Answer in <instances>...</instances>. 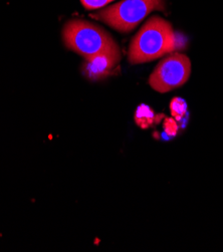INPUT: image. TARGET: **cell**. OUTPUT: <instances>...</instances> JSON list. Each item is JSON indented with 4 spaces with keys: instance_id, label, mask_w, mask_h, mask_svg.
I'll list each match as a JSON object with an SVG mask.
<instances>
[{
    "instance_id": "5",
    "label": "cell",
    "mask_w": 223,
    "mask_h": 252,
    "mask_svg": "<svg viewBox=\"0 0 223 252\" xmlns=\"http://www.w3.org/2000/svg\"><path fill=\"white\" fill-rule=\"evenodd\" d=\"M121 60V52L117 45L107 52L97 55L92 59L86 60L83 66V72L92 81H98L112 73Z\"/></svg>"
},
{
    "instance_id": "1",
    "label": "cell",
    "mask_w": 223,
    "mask_h": 252,
    "mask_svg": "<svg viewBox=\"0 0 223 252\" xmlns=\"http://www.w3.org/2000/svg\"><path fill=\"white\" fill-rule=\"evenodd\" d=\"M176 46V35L171 23L154 15L132 39L128 59L132 64L152 62L174 52Z\"/></svg>"
},
{
    "instance_id": "4",
    "label": "cell",
    "mask_w": 223,
    "mask_h": 252,
    "mask_svg": "<svg viewBox=\"0 0 223 252\" xmlns=\"http://www.w3.org/2000/svg\"><path fill=\"white\" fill-rule=\"evenodd\" d=\"M191 73L187 56L172 54L163 59L149 78V85L158 93H168L186 84Z\"/></svg>"
},
{
    "instance_id": "8",
    "label": "cell",
    "mask_w": 223,
    "mask_h": 252,
    "mask_svg": "<svg viewBox=\"0 0 223 252\" xmlns=\"http://www.w3.org/2000/svg\"><path fill=\"white\" fill-rule=\"evenodd\" d=\"M81 1L86 9L93 10L104 7L105 5L114 1V0H81Z\"/></svg>"
},
{
    "instance_id": "2",
    "label": "cell",
    "mask_w": 223,
    "mask_h": 252,
    "mask_svg": "<svg viewBox=\"0 0 223 252\" xmlns=\"http://www.w3.org/2000/svg\"><path fill=\"white\" fill-rule=\"evenodd\" d=\"M63 38L68 49L85 60L101 55L118 45L105 30L83 19L66 22L63 30Z\"/></svg>"
},
{
    "instance_id": "9",
    "label": "cell",
    "mask_w": 223,
    "mask_h": 252,
    "mask_svg": "<svg viewBox=\"0 0 223 252\" xmlns=\"http://www.w3.org/2000/svg\"><path fill=\"white\" fill-rule=\"evenodd\" d=\"M164 128H165V131L169 135L174 136V135L177 134V131H178L177 122L175 120H173V119H167L165 121V124H164Z\"/></svg>"
},
{
    "instance_id": "7",
    "label": "cell",
    "mask_w": 223,
    "mask_h": 252,
    "mask_svg": "<svg viewBox=\"0 0 223 252\" xmlns=\"http://www.w3.org/2000/svg\"><path fill=\"white\" fill-rule=\"evenodd\" d=\"M170 111L172 117L176 121H180L187 114V104L181 97H175L171 100Z\"/></svg>"
},
{
    "instance_id": "6",
    "label": "cell",
    "mask_w": 223,
    "mask_h": 252,
    "mask_svg": "<svg viewBox=\"0 0 223 252\" xmlns=\"http://www.w3.org/2000/svg\"><path fill=\"white\" fill-rule=\"evenodd\" d=\"M136 124L142 129H147L154 124L155 114L147 105H141L135 114Z\"/></svg>"
},
{
    "instance_id": "3",
    "label": "cell",
    "mask_w": 223,
    "mask_h": 252,
    "mask_svg": "<svg viewBox=\"0 0 223 252\" xmlns=\"http://www.w3.org/2000/svg\"><path fill=\"white\" fill-rule=\"evenodd\" d=\"M164 8V0H123L92 16L118 32H130L151 12Z\"/></svg>"
}]
</instances>
